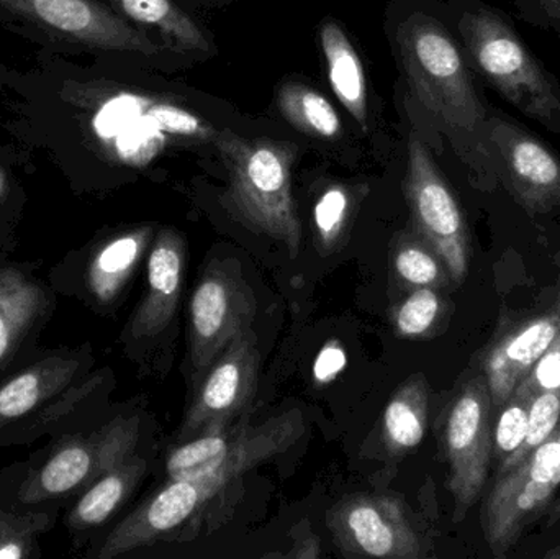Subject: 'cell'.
Masks as SVG:
<instances>
[{
    "mask_svg": "<svg viewBox=\"0 0 560 559\" xmlns=\"http://www.w3.org/2000/svg\"><path fill=\"white\" fill-rule=\"evenodd\" d=\"M398 58L431 121L451 141L482 193L499 190L486 127L493 105L479 88L451 22L428 10H415L397 28Z\"/></svg>",
    "mask_w": 560,
    "mask_h": 559,
    "instance_id": "6da1fadb",
    "label": "cell"
},
{
    "mask_svg": "<svg viewBox=\"0 0 560 559\" xmlns=\"http://www.w3.org/2000/svg\"><path fill=\"white\" fill-rule=\"evenodd\" d=\"M144 473L147 462L135 455L112 471L105 473L102 478L92 482L84 496L79 499L69 515V525L82 531L105 524L130 498L133 489L143 479Z\"/></svg>",
    "mask_w": 560,
    "mask_h": 559,
    "instance_id": "603a6c76",
    "label": "cell"
},
{
    "mask_svg": "<svg viewBox=\"0 0 560 559\" xmlns=\"http://www.w3.org/2000/svg\"><path fill=\"white\" fill-rule=\"evenodd\" d=\"M560 426V396L555 393H541L538 396H533L532 407H529V419L528 430H526L525 440H523L522 446L518 452L515 453L509 465H506L505 471L502 475L509 473L510 469L516 468L520 463L525 462L538 446H541L546 440L551 439L555 435L556 430Z\"/></svg>",
    "mask_w": 560,
    "mask_h": 559,
    "instance_id": "f1b7e54d",
    "label": "cell"
},
{
    "mask_svg": "<svg viewBox=\"0 0 560 559\" xmlns=\"http://www.w3.org/2000/svg\"><path fill=\"white\" fill-rule=\"evenodd\" d=\"M255 292L232 261L213 259L194 289L189 305L190 361L207 370L212 361L252 328L256 317Z\"/></svg>",
    "mask_w": 560,
    "mask_h": 559,
    "instance_id": "30bf717a",
    "label": "cell"
},
{
    "mask_svg": "<svg viewBox=\"0 0 560 559\" xmlns=\"http://www.w3.org/2000/svg\"><path fill=\"white\" fill-rule=\"evenodd\" d=\"M305 430L303 414L290 409L259 426L203 433L171 450L167 479L219 478L230 486L249 469L289 452Z\"/></svg>",
    "mask_w": 560,
    "mask_h": 559,
    "instance_id": "5b68a950",
    "label": "cell"
},
{
    "mask_svg": "<svg viewBox=\"0 0 560 559\" xmlns=\"http://www.w3.org/2000/svg\"><path fill=\"white\" fill-rule=\"evenodd\" d=\"M186 261L183 236L161 230L151 243L147 292L131 318V337H156L166 330L179 305Z\"/></svg>",
    "mask_w": 560,
    "mask_h": 559,
    "instance_id": "2e32d148",
    "label": "cell"
},
{
    "mask_svg": "<svg viewBox=\"0 0 560 559\" xmlns=\"http://www.w3.org/2000/svg\"><path fill=\"white\" fill-rule=\"evenodd\" d=\"M213 140L229 171L226 209L252 232L282 243L295 258L302 242L292 196L296 144L268 138L246 140L229 130L217 131Z\"/></svg>",
    "mask_w": 560,
    "mask_h": 559,
    "instance_id": "3957f363",
    "label": "cell"
},
{
    "mask_svg": "<svg viewBox=\"0 0 560 559\" xmlns=\"http://www.w3.org/2000/svg\"><path fill=\"white\" fill-rule=\"evenodd\" d=\"M229 485L219 478L167 479L108 535L98 558L110 559L147 547L196 517Z\"/></svg>",
    "mask_w": 560,
    "mask_h": 559,
    "instance_id": "5bb4252c",
    "label": "cell"
},
{
    "mask_svg": "<svg viewBox=\"0 0 560 559\" xmlns=\"http://www.w3.org/2000/svg\"><path fill=\"white\" fill-rule=\"evenodd\" d=\"M0 25L58 55L154 58L163 51L105 0H0Z\"/></svg>",
    "mask_w": 560,
    "mask_h": 559,
    "instance_id": "277c9868",
    "label": "cell"
},
{
    "mask_svg": "<svg viewBox=\"0 0 560 559\" xmlns=\"http://www.w3.org/2000/svg\"><path fill=\"white\" fill-rule=\"evenodd\" d=\"M0 156L7 158L10 163H13L12 151H10V148L7 147L5 143H0Z\"/></svg>",
    "mask_w": 560,
    "mask_h": 559,
    "instance_id": "e575fe53",
    "label": "cell"
},
{
    "mask_svg": "<svg viewBox=\"0 0 560 559\" xmlns=\"http://www.w3.org/2000/svg\"><path fill=\"white\" fill-rule=\"evenodd\" d=\"M451 25L479 82L560 135V81L528 48L512 19L483 0H453Z\"/></svg>",
    "mask_w": 560,
    "mask_h": 559,
    "instance_id": "7a4b0ae2",
    "label": "cell"
},
{
    "mask_svg": "<svg viewBox=\"0 0 560 559\" xmlns=\"http://www.w3.org/2000/svg\"><path fill=\"white\" fill-rule=\"evenodd\" d=\"M486 138L500 189L529 219L549 216L558 210V151L516 118L495 107L487 120Z\"/></svg>",
    "mask_w": 560,
    "mask_h": 559,
    "instance_id": "ba28073f",
    "label": "cell"
},
{
    "mask_svg": "<svg viewBox=\"0 0 560 559\" xmlns=\"http://www.w3.org/2000/svg\"><path fill=\"white\" fill-rule=\"evenodd\" d=\"M545 558L560 559V545H559V547H556L555 550L548 551V554L545 555Z\"/></svg>",
    "mask_w": 560,
    "mask_h": 559,
    "instance_id": "d590c367",
    "label": "cell"
},
{
    "mask_svg": "<svg viewBox=\"0 0 560 559\" xmlns=\"http://www.w3.org/2000/svg\"><path fill=\"white\" fill-rule=\"evenodd\" d=\"M392 269L397 281L408 291L417 288L444 289L453 282L441 256L417 232L407 233L398 240L392 253Z\"/></svg>",
    "mask_w": 560,
    "mask_h": 559,
    "instance_id": "d4e9b609",
    "label": "cell"
},
{
    "mask_svg": "<svg viewBox=\"0 0 560 559\" xmlns=\"http://www.w3.org/2000/svg\"><path fill=\"white\" fill-rule=\"evenodd\" d=\"M512 3L523 22L555 33L560 45V0H512Z\"/></svg>",
    "mask_w": 560,
    "mask_h": 559,
    "instance_id": "1f68e13d",
    "label": "cell"
},
{
    "mask_svg": "<svg viewBox=\"0 0 560 559\" xmlns=\"http://www.w3.org/2000/svg\"><path fill=\"white\" fill-rule=\"evenodd\" d=\"M352 197L348 187L331 184L323 190L313 209L316 243L323 252H335L345 238L351 219Z\"/></svg>",
    "mask_w": 560,
    "mask_h": 559,
    "instance_id": "83f0119b",
    "label": "cell"
},
{
    "mask_svg": "<svg viewBox=\"0 0 560 559\" xmlns=\"http://www.w3.org/2000/svg\"><path fill=\"white\" fill-rule=\"evenodd\" d=\"M124 19L140 28L156 30L164 42L183 51L207 53L202 28L173 0H105Z\"/></svg>",
    "mask_w": 560,
    "mask_h": 559,
    "instance_id": "7402d4cb",
    "label": "cell"
},
{
    "mask_svg": "<svg viewBox=\"0 0 560 559\" xmlns=\"http://www.w3.org/2000/svg\"><path fill=\"white\" fill-rule=\"evenodd\" d=\"M153 240V226L143 225L118 233L92 256L88 268V288L101 304H110L120 295Z\"/></svg>",
    "mask_w": 560,
    "mask_h": 559,
    "instance_id": "ac0fdd59",
    "label": "cell"
},
{
    "mask_svg": "<svg viewBox=\"0 0 560 559\" xmlns=\"http://www.w3.org/2000/svg\"><path fill=\"white\" fill-rule=\"evenodd\" d=\"M45 307V292L36 282L15 269H0V368L13 357Z\"/></svg>",
    "mask_w": 560,
    "mask_h": 559,
    "instance_id": "44dd1931",
    "label": "cell"
},
{
    "mask_svg": "<svg viewBox=\"0 0 560 559\" xmlns=\"http://www.w3.org/2000/svg\"><path fill=\"white\" fill-rule=\"evenodd\" d=\"M532 400L533 396L528 394L513 393L505 404L493 409L499 410L492 423V468L495 476L505 471L525 440Z\"/></svg>",
    "mask_w": 560,
    "mask_h": 559,
    "instance_id": "4316f807",
    "label": "cell"
},
{
    "mask_svg": "<svg viewBox=\"0 0 560 559\" xmlns=\"http://www.w3.org/2000/svg\"><path fill=\"white\" fill-rule=\"evenodd\" d=\"M405 196L420 233L441 256L453 284H463L469 275V226L453 187L434 161L428 144L418 135L408 141V166Z\"/></svg>",
    "mask_w": 560,
    "mask_h": 559,
    "instance_id": "9c48e42d",
    "label": "cell"
},
{
    "mask_svg": "<svg viewBox=\"0 0 560 559\" xmlns=\"http://www.w3.org/2000/svg\"><path fill=\"white\" fill-rule=\"evenodd\" d=\"M140 439V417H118L91 436L66 442L23 485L25 504L61 498L89 488L105 473L133 456Z\"/></svg>",
    "mask_w": 560,
    "mask_h": 559,
    "instance_id": "8fae6325",
    "label": "cell"
},
{
    "mask_svg": "<svg viewBox=\"0 0 560 559\" xmlns=\"http://www.w3.org/2000/svg\"><path fill=\"white\" fill-rule=\"evenodd\" d=\"M447 314V302L441 289H410L392 311L395 334L408 340H420L436 334Z\"/></svg>",
    "mask_w": 560,
    "mask_h": 559,
    "instance_id": "484cf974",
    "label": "cell"
},
{
    "mask_svg": "<svg viewBox=\"0 0 560 559\" xmlns=\"http://www.w3.org/2000/svg\"><path fill=\"white\" fill-rule=\"evenodd\" d=\"M556 207H558V210H560V196L558 197V203H556Z\"/></svg>",
    "mask_w": 560,
    "mask_h": 559,
    "instance_id": "8d00e7d4",
    "label": "cell"
},
{
    "mask_svg": "<svg viewBox=\"0 0 560 559\" xmlns=\"http://www.w3.org/2000/svg\"><path fill=\"white\" fill-rule=\"evenodd\" d=\"M515 393L538 396L541 393H555L560 396V331L548 350L533 364Z\"/></svg>",
    "mask_w": 560,
    "mask_h": 559,
    "instance_id": "4dcf8cb0",
    "label": "cell"
},
{
    "mask_svg": "<svg viewBox=\"0 0 560 559\" xmlns=\"http://www.w3.org/2000/svg\"><path fill=\"white\" fill-rule=\"evenodd\" d=\"M428 410L430 386L423 374H415L395 391L382 416V439L388 452L407 455L423 442Z\"/></svg>",
    "mask_w": 560,
    "mask_h": 559,
    "instance_id": "ffe728a7",
    "label": "cell"
},
{
    "mask_svg": "<svg viewBox=\"0 0 560 559\" xmlns=\"http://www.w3.org/2000/svg\"><path fill=\"white\" fill-rule=\"evenodd\" d=\"M559 331L560 299L545 312L506 325L487 345L480 358V371L489 384L493 409L510 399Z\"/></svg>",
    "mask_w": 560,
    "mask_h": 559,
    "instance_id": "9a60e30c",
    "label": "cell"
},
{
    "mask_svg": "<svg viewBox=\"0 0 560 559\" xmlns=\"http://www.w3.org/2000/svg\"><path fill=\"white\" fill-rule=\"evenodd\" d=\"M278 104L282 117L296 130L318 140L341 137L342 124L336 108L313 89L296 82L280 88Z\"/></svg>",
    "mask_w": 560,
    "mask_h": 559,
    "instance_id": "cb8c5ba5",
    "label": "cell"
},
{
    "mask_svg": "<svg viewBox=\"0 0 560 559\" xmlns=\"http://www.w3.org/2000/svg\"><path fill=\"white\" fill-rule=\"evenodd\" d=\"M259 366L261 354L258 341L249 328L207 368L206 376L184 417L180 442L232 427L255 399Z\"/></svg>",
    "mask_w": 560,
    "mask_h": 559,
    "instance_id": "7c38bea8",
    "label": "cell"
},
{
    "mask_svg": "<svg viewBox=\"0 0 560 559\" xmlns=\"http://www.w3.org/2000/svg\"><path fill=\"white\" fill-rule=\"evenodd\" d=\"M348 364L345 348L339 341L331 340L319 350L313 363V380L318 386L331 383Z\"/></svg>",
    "mask_w": 560,
    "mask_h": 559,
    "instance_id": "d6a6232c",
    "label": "cell"
},
{
    "mask_svg": "<svg viewBox=\"0 0 560 559\" xmlns=\"http://www.w3.org/2000/svg\"><path fill=\"white\" fill-rule=\"evenodd\" d=\"M492 396L480 371L457 386L441 423L456 522L464 521L486 488L492 468Z\"/></svg>",
    "mask_w": 560,
    "mask_h": 559,
    "instance_id": "52a82bcc",
    "label": "cell"
},
{
    "mask_svg": "<svg viewBox=\"0 0 560 559\" xmlns=\"http://www.w3.org/2000/svg\"><path fill=\"white\" fill-rule=\"evenodd\" d=\"M147 115L151 124L156 125L160 130L166 131V133L199 138V140L213 138L217 133L209 124L200 120L197 115L174 107V105L164 104V102L151 101L147 108Z\"/></svg>",
    "mask_w": 560,
    "mask_h": 559,
    "instance_id": "f546056e",
    "label": "cell"
},
{
    "mask_svg": "<svg viewBox=\"0 0 560 559\" xmlns=\"http://www.w3.org/2000/svg\"><path fill=\"white\" fill-rule=\"evenodd\" d=\"M559 489L560 426L525 462L493 481L480 514L493 557H505L533 524L549 515Z\"/></svg>",
    "mask_w": 560,
    "mask_h": 559,
    "instance_id": "8992f818",
    "label": "cell"
},
{
    "mask_svg": "<svg viewBox=\"0 0 560 559\" xmlns=\"http://www.w3.org/2000/svg\"><path fill=\"white\" fill-rule=\"evenodd\" d=\"M319 555L318 541L313 537H305L302 540L296 541L295 548L285 557L293 558H316Z\"/></svg>",
    "mask_w": 560,
    "mask_h": 559,
    "instance_id": "836d02e7",
    "label": "cell"
},
{
    "mask_svg": "<svg viewBox=\"0 0 560 559\" xmlns=\"http://www.w3.org/2000/svg\"><path fill=\"white\" fill-rule=\"evenodd\" d=\"M326 524L345 557H423L417 531L408 521L405 505L395 496L355 494L345 498L328 512Z\"/></svg>",
    "mask_w": 560,
    "mask_h": 559,
    "instance_id": "4fadbf2b",
    "label": "cell"
},
{
    "mask_svg": "<svg viewBox=\"0 0 560 559\" xmlns=\"http://www.w3.org/2000/svg\"><path fill=\"white\" fill-rule=\"evenodd\" d=\"M329 84L352 118L368 128V84L364 66L354 46L349 42L341 26L336 22H326L319 33Z\"/></svg>",
    "mask_w": 560,
    "mask_h": 559,
    "instance_id": "d6986e66",
    "label": "cell"
},
{
    "mask_svg": "<svg viewBox=\"0 0 560 559\" xmlns=\"http://www.w3.org/2000/svg\"><path fill=\"white\" fill-rule=\"evenodd\" d=\"M79 370V361L55 357L26 368L0 387V429L23 419L61 393Z\"/></svg>",
    "mask_w": 560,
    "mask_h": 559,
    "instance_id": "e0dca14e",
    "label": "cell"
}]
</instances>
